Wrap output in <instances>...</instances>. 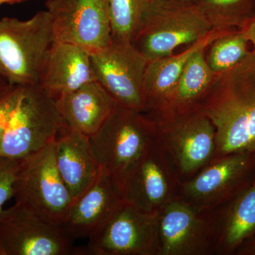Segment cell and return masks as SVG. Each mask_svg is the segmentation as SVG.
I'll list each match as a JSON object with an SVG mask.
<instances>
[{
	"instance_id": "cell-1",
	"label": "cell",
	"mask_w": 255,
	"mask_h": 255,
	"mask_svg": "<svg viewBox=\"0 0 255 255\" xmlns=\"http://www.w3.org/2000/svg\"><path fill=\"white\" fill-rule=\"evenodd\" d=\"M216 128L214 159L240 152H255V53L225 73L198 110Z\"/></svg>"
},
{
	"instance_id": "cell-2",
	"label": "cell",
	"mask_w": 255,
	"mask_h": 255,
	"mask_svg": "<svg viewBox=\"0 0 255 255\" xmlns=\"http://www.w3.org/2000/svg\"><path fill=\"white\" fill-rule=\"evenodd\" d=\"M155 135V121L117 105L100 130L90 137L97 162L110 174L122 196L128 178Z\"/></svg>"
},
{
	"instance_id": "cell-3",
	"label": "cell",
	"mask_w": 255,
	"mask_h": 255,
	"mask_svg": "<svg viewBox=\"0 0 255 255\" xmlns=\"http://www.w3.org/2000/svg\"><path fill=\"white\" fill-rule=\"evenodd\" d=\"M55 43L48 11L26 21L0 19V75L11 86L38 85L50 48Z\"/></svg>"
},
{
	"instance_id": "cell-4",
	"label": "cell",
	"mask_w": 255,
	"mask_h": 255,
	"mask_svg": "<svg viewBox=\"0 0 255 255\" xmlns=\"http://www.w3.org/2000/svg\"><path fill=\"white\" fill-rule=\"evenodd\" d=\"M63 119L57 101L39 85L25 87L0 144V156L22 159L54 142Z\"/></svg>"
},
{
	"instance_id": "cell-5",
	"label": "cell",
	"mask_w": 255,
	"mask_h": 255,
	"mask_svg": "<svg viewBox=\"0 0 255 255\" xmlns=\"http://www.w3.org/2000/svg\"><path fill=\"white\" fill-rule=\"evenodd\" d=\"M14 198L42 219L63 226L73 200L57 167L55 141L21 159Z\"/></svg>"
},
{
	"instance_id": "cell-6",
	"label": "cell",
	"mask_w": 255,
	"mask_h": 255,
	"mask_svg": "<svg viewBox=\"0 0 255 255\" xmlns=\"http://www.w3.org/2000/svg\"><path fill=\"white\" fill-rule=\"evenodd\" d=\"M158 216L124 199L77 255H159Z\"/></svg>"
},
{
	"instance_id": "cell-7",
	"label": "cell",
	"mask_w": 255,
	"mask_h": 255,
	"mask_svg": "<svg viewBox=\"0 0 255 255\" xmlns=\"http://www.w3.org/2000/svg\"><path fill=\"white\" fill-rule=\"evenodd\" d=\"M213 28L194 5L184 6L155 0L132 45L147 60L173 54L184 45H191Z\"/></svg>"
},
{
	"instance_id": "cell-8",
	"label": "cell",
	"mask_w": 255,
	"mask_h": 255,
	"mask_svg": "<svg viewBox=\"0 0 255 255\" xmlns=\"http://www.w3.org/2000/svg\"><path fill=\"white\" fill-rule=\"evenodd\" d=\"M255 180V152H240L213 159L182 182L179 198L200 211L226 204Z\"/></svg>"
},
{
	"instance_id": "cell-9",
	"label": "cell",
	"mask_w": 255,
	"mask_h": 255,
	"mask_svg": "<svg viewBox=\"0 0 255 255\" xmlns=\"http://www.w3.org/2000/svg\"><path fill=\"white\" fill-rule=\"evenodd\" d=\"M155 122L156 140L172 159L182 182L194 177L214 159L216 128L199 111Z\"/></svg>"
},
{
	"instance_id": "cell-10",
	"label": "cell",
	"mask_w": 255,
	"mask_h": 255,
	"mask_svg": "<svg viewBox=\"0 0 255 255\" xmlns=\"http://www.w3.org/2000/svg\"><path fill=\"white\" fill-rule=\"evenodd\" d=\"M90 56L96 80L117 105L145 114L144 78L150 60L131 43L116 41Z\"/></svg>"
},
{
	"instance_id": "cell-11",
	"label": "cell",
	"mask_w": 255,
	"mask_h": 255,
	"mask_svg": "<svg viewBox=\"0 0 255 255\" xmlns=\"http://www.w3.org/2000/svg\"><path fill=\"white\" fill-rule=\"evenodd\" d=\"M75 240L63 225L48 222L18 204L0 216L3 255H76Z\"/></svg>"
},
{
	"instance_id": "cell-12",
	"label": "cell",
	"mask_w": 255,
	"mask_h": 255,
	"mask_svg": "<svg viewBox=\"0 0 255 255\" xmlns=\"http://www.w3.org/2000/svg\"><path fill=\"white\" fill-rule=\"evenodd\" d=\"M55 42L70 43L90 55L112 43L107 0H47Z\"/></svg>"
},
{
	"instance_id": "cell-13",
	"label": "cell",
	"mask_w": 255,
	"mask_h": 255,
	"mask_svg": "<svg viewBox=\"0 0 255 255\" xmlns=\"http://www.w3.org/2000/svg\"><path fill=\"white\" fill-rule=\"evenodd\" d=\"M159 255H216V209L200 211L178 199L159 211Z\"/></svg>"
},
{
	"instance_id": "cell-14",
	"label": "cell",
	"mask_w": 255,
	"mask_h": 255,
	"mask_svg": "<svg viewBox=\"0 0 255 255\" xmlns=\"http://www.w3.org/2000/svg\"><path fill=\"white\" fill-rule=\"evenodd\" d=\"M181 184L172 159L155 138L128 178L124 199L147 212L158 213L179 198Z\"/></svg>"
},
{
	"instance_id": "cell-15",
	"label": "cell",
	"mask_w": 255,
	"mask_h": 255,
	"mask_svg": "<svg viewBox=\"0 0 255 255\" xmlns=\"http://www.w3.org/2000/svg\"><path fill=\"white\" fill-rule=\"evenodd\" d=\"M228 30L213 29L206 36L178 54H171L149 61L144 78L145 114L153 121L168 115L174 90L191 55L206 48L215 38Z\"/></svg>"
},
{
	"instance_id": "cell-16",
	"label": "cell",
	"mask_w": 255,
	"mask_h": 255,
	"mask_svg": "<svg viewBox=\"0 0 255 255\" xmlns=\"http://www.w3.org/2000/svg\"><path fill=\"white\" fill-rule=\"evenodd\" d=\"M124 200L110 174L101 167L93 184L72 202L63 226L75 239L88 238Z\"/></svg>"
},
{
	"instance_id": "cell-17",
	"label": "cell",
	"mask_w": 255,
	"mask_h": 255,
	"mask_svg": "<svg viewBox=\"0 0 255 255\" xmlns=\"http://www.w3.org/2000/svg\"><path fill=\"white\" fill-rule=\"evenodd\" d=\"M93 81L97 80L88 52L70 43H53L38 83L47 93L58 100Z\"/></svg>"
},
{
	"instance_id": "cell-18",
	"label": "cell",
	"mask_w": 255,
	"mask_h": 255,
	"mask_svg": "<svg viewBox=\"0 0 255 255\" xmlns=\"http://www.w3.org/2000/svg\"><path fill=\"white\" fill-rule=\"evenodd\" d=\"M55 155L58 172L73 200L86 191L100 173L90 137L80 132L62 128L55 138Z\"/></svg>"
},
{
	"instance_id": "cell-19",
	"label": "cell",
	"mask_w": 255,
	"mask_h": 255,
	"mask_svg": "<svg viewBox=\"0 0 255 255\" xmlns=\"http://www.w3.org/2000/svg\"><path fill=\"white\" fill-rule=\"evenodd\" d=\"M57 101L63 127L91 137L117 107V103L97 81L89 82Z\"/></svg>"
},
{
	"instance_id": "cell-20",
	"label": "cell",
	"mask_w": 255,
	"mask_h": 255,
	"mask_svg": "<svg viewBox=\"0 0 255 255\" xmlns=\"http://www.w3.org/2000/svg\"><path fill=\"white\" fill-rule=\"evenodd\" d=\"M216 252L235 255L247 240L255 237V180L253 184L216 209Z\"/></svg>"
},
{
	"instance_id": "cell-21",
	"label": "cell",
	"mask_w": 255,
	"mask_h": 255,
	"mask_svg": "<svg viewBox=\"0 0 255 255\" xmlns=\"http://www.w3.org/2000/svg\"><path fill=\"white\" fill-rule=\"evenodd\" d=\"M206 48L196 51L186 64L174 90L168 115L165 119L197 111L214 85L218 75L210 69L206 63Z\"/></svg>"
},
{
	"instance_id": "cell-22",
	"label": "cell",
	"mask_w": 255,
	"mask_h": 255,
	"mask_svg": "<svg viewBox=\"0 0 255 255\" xmlns=\"http://www.w3.org/2000/svg\"><path fill=\"white\" fill-rule=\"evenodd\" d=\"M213 29H241L255 17V0H195Z\"/></svg>"
},
{
	"instance_id": "cell-23",
	"label": "cell",
	"mask_w": 255,
	"mask_h": 255,
	"mask_svg": "<svg viewBox=\"0 0 255 255\" xmlns=\"http://www.w3.org/2000/svg\"><path fill=\"white\" fill-rule=\"evenodd\" d=\"M249 43L243 30H228L206 47V63L216 75L225 73L238 65L251 53Z\"/></svg>"
},
{
	"instance_id": "cell-24",
	"label": "cell",
	"mask_w": 255,
	"mask_h": 255,
	"mask_svg": "<svg viewBox=\"0 0 255 255\" xmlns=\"http://www.w3.org/2000/svg\"><path fill=\"white\" fill-rule=\"evenodd\" d=\"M155 0H107L112 40L132 43Z\"/></svg>"
},
{
	"instance_id": "cell-25",
	"label": "cell",
	"mask_w": 255,
	"mask_h": 255,
	"mask_svg": "<svg viewBox=\"0 0 255 255\" xmlns=\"http://www.w3.org/2000/svg\"><path fill=\"white\" fill-rule=\"evenodd\" d=\"M21 160L0 156V216L4 212L5 204L14 198Z\"/></svg>"
},
{
	"instance_id": "cell-26",
	"label": "cell",
	"mask_w": 255,
	"mask_h": 255,
	"mask_svg": "<svg viewBox=\"0 0 255 255\" xmlns=\"http://www.w3.org/2000/svg\"><path fill=\"white\" fill-rule=\"evenodd\" d=\"M24 88L23 87L11 86L9 91L0 99V144L11 114L19 102Z\"/></svg>"
},
{
	"instance_id": "cell-27",
	"label": "cell",
	"mask_w": 255,
	"mask_h": 255,
	"mask_svg": "<svg viewBox=\"0 0 255 255\" xmlns=\"http://www.w3.org/2000/svg\"><path fill=\"white\" fill-rule=\"evenodd\" d=\"M235 255H255V237L250 238V239L245 241L238 248Z\"/></svg>"
},
{
	"instance_id": "cell-28",
	"label": "cell",
	"mask_w": 255,
	"mask_h": 255,
	"mask_svg": "<svg viewBox=\"0 0 255 255\" xmlns=\"http://www.w3.org/2000/svg\"><path fill=\"white\" fill-rule=\"evenodd\" d=\"M241 29L244 32L250 43L253 45V50L255 53V17L248 21L246 26Z\"/></svg>"
},
{
	"instance_id": "cell-29",
	"label": "cell",
	"mask_w": 255,
	"mask_h": 255,
	"mask_svg": "<svg viewBox=\"0 0 255 255\" xmlns=\"http://www.w3.org/2000/svg\"><path fill=\"white\" fill-rule=\"evenodd\" d=\"M159 1L168 3V4L184 5V6L194 5V3H195V0H159Z\"/></svg>"
},
{
	"instance_id": "cell-30",
	"label": "cell",
	"mask_w": 255,
	"mask_h": 255,
	"mask_svg": "<svg viewBox=\"0 0 255 255\" xmlns=\"http://www.w3.org/2000/svg\"><path fill=\"white\" fill-rule=\"evenodd\" d=\"M11 86L5 80V79L0 75V99L3 97L8 91Z\"/></svg>"
},
{
	"instance_id": "cell-31",
	"label": "cell",
	"mask_w": 255,
	"mask_h": 255,
	"mask_svg": "<svg viewBox=\"0 0 255 255\" xmlns=\"http://www.w3.org/2000/svg\"><path fill=\"white\" fill-rule=\"evenodd\" d=\"M25 0H4V3L6 4H16V3L22 2Z\"/></svg>"
},
{
	"instance_id": "cell-32",
	"label": "cell",
	"mask_w": 255,
	"mask_h": 255,
	"mask_svg": "<svg viewBox=\"0 0 255 255\" xmlns=\"http://www.w3.org/2000/svg\"><path fill=\"white\" fill-rule=\"evenodd\" d=\"M4 0H0V5H1V4H4Z\"/></svg>"
},
{
	"instance_id": "cell-33",
	"label": "cell",
	"mask_w": 255,
	"mask_h": 255,
	"mask_svg": "<svg viewBox=\"0 0 255 255\" xmlns=\"http://www.w3.org/2000/svg\"><path fill=\"white\" fill-rule=\"evenodd\" d=\"M0 255H3L2 252H1V248H0Z\"/></svg>"
}]
</instances>
